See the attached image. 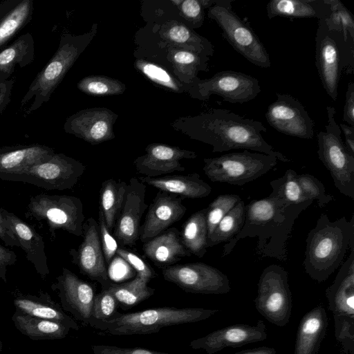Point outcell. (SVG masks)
<instances>
[{"label": "cell", "instance_id": "6da1fadb", "mask_svg": "<svg viewBox=\"0 0 354 354\" xmlns=\"http://www.w3.org/2000/svg\"><path fill=\"white\" fill-rule=\"evenodd\" d=\"M313 201L286 205L274 192L267 197L245 205V219L241 231L223 246L222 257L230 254L237 242L257 237V254L262 258L288 259L287 243L296 219Z\"/></svg>", "mask_w": 354, "mask_h": 354}, {"label": "cell", "instance_id": "7a4b0ae2", "mask_svg": "<svg viewBox=\"0 0 354 354\" xmlns=\"http://www.w3.org/2000/svg\"><path fill=\"white\" fill-rule=\"evenodd\" d=\"M183 128L190 138L212 145V152L243 149L275 156L282 162L289 160L264 140L261 133L267 129L261 122L230 110L213 109L183 118Z\"/></svg>", "mask_w": 354, "mask_h": 354}, {"label": "cell", "instance_id": "3957f363", "mask_svg": "<svg viewBox=\"0 0 354 354\" xmlns=\"http://www.w3.org/2000/svg\"><path fill=\"white\" fill-rule=\"evenodd\" d=\"M304 268L318 283L325 281L343 263L348 248H354V215L330 221L322 214L308 234Z\"/></svg>", "mask_w": 354, "mask_h": 354}, {"label": "cell", "instance_id": "277c9868", "mask_svg": "<svg viewBox=\"0 0 354 354\" xmlns=\"http://www.w3.org/2000/svg\"><path fill=\"white\" fill-rule=\"evenodd\" d=\"M97 27L98 24L95 23L84 34L74 35L64 33L62 35L55 53L38 73L21 100L20 110L32 101L26 110L25 116L36 111L50 100L66 73L97 34Z\"/></svg>", "mask_w": 354, "mask_h": 354}, {"label": "cell", "instance_id": "5b68a950", "mask_svg": "<svg viewBox=\"0 0 354 354\" xmlns=\"http://www.w3.org/2000/svg\"><path fill=\"white\" fill-rule=\"evenodd\" d=\"M315 64L324 90L335 101L342 74L354 72V38L344 32L328 30L324 21L319 20Z\"/></svg>", "mask_w": 354, "mask_h": 354}, {"label": "cell", "instance_id": "8992f818", "mask_svg": "<svg viewBox=\"0 0 354 354\" xmlns=\"http://www.w3.org/2000/svg\"><path fill=\"white\" fill-rule=\"evenodd\" d=\"M218 309L162 307L125 313L102 323L95 328L113 335H148L162 328L203 321L219 313Z\"/></svg>", "mask_w": 354, "mask_h": 354}, {"label": "cell", "instance_id": "52a82bcc", "mask_svg": "<svg viewBox=\"0 0 354 354\" xmlns=\"http://www.w3.org/2000/svg\"><path fill=\"white\" fill-rule=\"evenodd\" d=\"M328 309L333 313L335 337L347 354L354 353V248L332 284L326 290Z\"/></svg>", "mask_w": 354, "mask_h": 354}, {"label": "cell", "instance_id": "ba28073f", "mask_svg": "<svg viewBox=\"0 0 354 354\" xmlns=\"http://www.w3.org/2000/svg\"><path fill=\"white\" fill-rule=\"evenodd\" d=\"M232 3V0H216L208 8L207 17L216 21L224 39L248 61L259 67H270L266 48L250 24L234 11Z\"/></svg>", "mask_w": 354, "mask_h": 354}, {"label": "cell", "instance_id": "9c48e42d", "mask_svg": "<svg viewBox=\"0 0 354 354\" xmlns=\"http://www.w3.org/2000/svg\"><path fill=\"white\" fill-rule=\"evenodd\" d=\"M328 123L317 133L319 160L329 171L335 187L344 196L354 200V155L345 146L341 129L335 120V109L326 107Z\"/></svg>", "mask_w": 354, "mask_h": 354}, {"label": "cell", "instance_id": "30bf717a", "mask_svg": "<svg viewBox=\"0 0 354 354\" xmlns=\"http://www.w3.org/2000/svg\"><path fill=\"white\" fill-rule=\"evenodd\" d=\"M278 160L273 155L244 150L205 158L203 169L212 182L241 186L266 174Z\"/></svg>", "mask_w": 354, "mask_h": 354}, {"label": "cell", "instance_id": "8fae6325", "mask_svg": "<svg viewBox=\"0 0 354 354\" xmlns=\"http://www.w3.org/2000/svg\"><path fill=\"white\" fill-rule=\"evenodd\" d=\"M26 218L45 221L49 230H62L82 236L85 216L80 198L68 195L39 194L30 198Z\"/></svg>", "mask_w": 354, "mask_h": 354}, {"label": "cell", "instance_id": "7c38bea8", "mask_svg": "<svg viewBox=\"0 0 354 354\" xmlns=\"http://www.w3.org/2000/svg\"><path fill=\"white\" fill-rule=\"evenodd\" d=\"M254 302L259 313L270 323L280 327L288 324L292 299L288 273L283 267L272 264L263 269Z\"/></svg>", "mask_w": 354, "mask_h": 354}, {"label": "cell", "instance_id": "4fadbf2b", "mask_svg": "<svg viewBox=\"0 0 354 354\" xmlns=\"http://www.w3.org/2000/svg\"><path fill=\"white\" fill-rule=\"evenodd\" d=\"M85 170L86 166L79 160L55 153L46 160L1 179L21 181L47 190H65L75 187Z\"/></svg>", "mask_w": 354, "mask_h": 354}, {"label": "cell", "instance_id": "5bb4252c", "mask_svg": "<svg viewBox=\"0 0 354 354\" xmlns=\"http://www.w3.org/2000/svg\"><path fill=\"white\" fill-rule=\"evenodd\" d=\"M261 91L257 78L239 71H224L209 79L198 77L188 93L200 100H207L212 95H217L228 102L243 104L254 99Z\"/></svg>", "mask_w": 354, "mask_h": 354}, {"label": "cell", "instance_id": "9a60e30c", "mask_svg": "<svg viewBox=\"0 0 354 354\" xmlns=\"http://www.w3.org/2000/svg\"><path fill=\"white\" fill-rule=\"evenodd\" d=\"M162 274L165 280L187 292L223 295L231 290L227 276L204 263L169 266L162 269Z\"/></svg>", "mask_w": 354, "mask_h": 354}, {"label": "cell", "instance_id": "2e32d148", "mask_svg": "<svg viewBox=\"0 0 354 354\" xmlns=\"http://www.w3.org/2000/svg\"><path fill=\"white\" fill-rule=\"evenodd\" d=\"M268 123L277 131L302 139H312L314 122L304 105L287 93H277L266 113Z\"/></svg>", "mask_w": 354, "mask_h": 354}, {"label": "cell", "instance_id": "e0dca14e", "mask_svg": "<svg viewBox=\"0 0 354 354\" xmlns=\"http://www.w3.org/2000/svg\"><path fill=\"white\" fill-rule=\"evenodd\" d=\"M51 288L57 292L64 312L71 313L75 321L88 324L95 297V288L91 283L63 268Z\"/></svg>", "mask_w": 354, "mask_h": 354}, {"label": "cell", "instance_id": "ac0fdd59", "mask_svg": "<svg viewBox=\"0 0 354 354\" xmlns=\"http://www.w3.org/2000/svg\"><path fill=\"white\" fill-rule=\"evenodd\" d=\"M118 118L106 108L83 109L66 119L64 129L91 145H97L115 138L113 125Z\"/></svg>", "mask_w": 354, "mask_h": 354}, {"label": "cell", "instance_id": "d6986e66", "mask_svg": "<svg viewBox=\"0 0 354 354\" xmlns=\"http://www.w3.org/2000/svg\"><path fill=\"white\" fill-rule=\"evenodd\" d=\"M147 185L135 177L127 184L124 201L113 230L115 239L122 245L133 246L139 239L140 221L147 205Z\"/></svg>", "mask_w": 354, "mask_h": 354}, {"label": "cell", "instance_id": "ffe728a7", "mask_svg": "<svg viewBox=\"0 0 354 354\" xmlns=\"http://www.w3.org/2000/svg\"><path fill=\"white\" fill-rule=\"evenodd\" d=\"M267 338V329L262 320L250 326L237 324L227 326L209 333L204 337L192 340L189 346L214 354L226 348H237L248 344L262 342Z\"/></svg>", "mask_w": 354, "mask_h": 354}, {"label": "cell", "instance_id": "44dd1931", "mask_svg": "<svg viewBox=\"0 0 354 354\" xmlns=\"http://www.w3.org/2000/svg\"><path fill=\"white\" fill-rule=\"evenodd\" d=\"M83 230V241L77 251L76 263L84 274L98 282L102 289H107L111 282L101 246L98 223L91 217L84 223Z\"/></svg>", "mask_w": 354, "mask_h": 354}, {"label": "cell", "instance_id": "7402d4cb", "mask_svg": "<svg viewBox=\"0 0 354 354\" xmlns=\"http://www.w3.org/2000/svg\"><path fill=\"white\" fill-rule=\"evenodd\" d=\"M183 198L173 194L159 191L151 201L145 221L140 226V241L147 242L180 220L187 211V207L183 204Z\"/></svg>", "mask_w": 354, "mask_h": 354}, {"label": "cell", "instance_id": "603a6c76", "mask_svg": "<svg viewBox=\"0 0 354 354\" xmlns=\"http://www.w3.org/2000/svg\"><path fill=\"white\" fill-rule=\"evenodd\" d=\"M145 151V154L134 160L133 165L138 173L152 178L184 171L185 168L180 160L197 157L194 151L160 143L149 145Z\"/></svg>", "mask_w": 354, "mask_h": 354}, {"label": "cell", "instance_id": "cb8c5ba5", "mask_svg": "<svg viewBox=\"0 0 354 354\" xmlns=\"http://www.w3.org/2000/svg\"><path fill=\"white\" fill-rule=\"evenodd\" d=\"M0 211L4 226L14 234L20 248L24 251L26 259L32 264L41 277L44 279L50 273V270L43 237L14 213L3 207H0Z\"/></svg>", "mask_w": 354, "mask_h": 354}, {"label": "cell", "instance_id": "d4e9b609", "mask_svg": "<svg viewBox=\"0 0 354 354\" xmlns=\"http://www.w3.org/2000/svg\"><path fill=\"white\" fill-rule=\"evenodd\" d=\"M325 308L317 305L301 318L298 326L294 354H317L328 328Z\"/></svg>", "mask_w": 354, "mask_h": 354}, {"label": "cell", "instance_id": "484cf974", "mask_svg": "<svg viewBox=\"0 0 354 354\" xmlns=\"http://www.w3.org/2000/svg\"><path fill=\"white\" fill-rule=\"evenodd\" d=\"M55 153L53 149L39 144L0 148V178L42 162Z\"/></svg>", "mask_w": 354, "mask_h": 354}, {"label": "cell", "instance_id": "4316f807", "mask_svg": "<svg viewBox=\"0 0 354 354\" xmlns=\"http://www.w3.org/2000/svg\"><path fill=\"white\" fill-rule=\"evenodd\" d=\"M140 180L160 191L180 195L183 198H204L212 192L210 185L202 180L197 173L155 178L143 176L140 178Z\"/></svg>", "mask_w": 354, "mask_h": 354}, {"label": "cell", "instance_id": "83f0119b", "mask_svg": "<svg viewBox=\"0 0 354 354\" xmlns=\"http://www.w3.org/2000/svg\"><path fill=\"white\" fill-rule=\"evenodd\" d=\"M16 310L32 317L58 322L71 329L78 330L79 325L74 318L66 315L61 305L53 301L46 292L39 296L21 295L13 301Z\"/></svg>", "mask_w": 354, "mask_h": 354}, {"label": "cell", "instance_id": "f1b7e54d", "mask_svg": "<svg viewBox=\"0 0 354 354\" xmlns=\"http://www.w3.org/2000/svg\"><path fill=\"white\" fill-rule=\"evenodd\" d=\"M145 255L156 264L169 266L191 254L183 245L180 232L174 227L151 239L143 245Z\"/></svg>", "mask_w": 354, "mask_h": 354}, {"label": "cell", "instance_id": "f546056e", "mask_svg": "<svg viewBox=\"0 0 354 354\" xmlns=\"http://www.w3.org/2000/svg\"><path fill=\"white\" fill-rule=\"evenodd\" d=\"M32 0H6L0 3V50L32 19Z\"/></svg>", "mask_w": 354, "mask_h": 354}, {"label": "cell", "instance_id": "4dcf8cb0", "mask_svg": "<svg viewBox=\"0 0 354 354\" xmlns=\"http://www.w3.org/2000/svg\"><path fill=\"white\" fill-rule=\"evenodd\" d=\"M267 16L325 19L330 12L328 0H272L266 6Z\"/></svg>", "mask_w": 354, "mask_h": 354}, {"label": "cell", "instance_id": "1f68e13d", "mask_svg": "<svg viewBox=\"0 0 354 354\" xmlns=\"http://www.w3.org/2000/svg\"><path fill=\"white\" fill-rule=\"evenodd\" d=\"M35 59V41L29 32L21 35L0 50V81L8 80L15 68H24Z\"/></svg>", "mask_w": 354, "mask_h": 354}, {"label": "cell", "instance_id": "d6a6232c", "mask_svg": "<svg viewBox=\"0 0 354 354\" xmlns=\"http://www.w3.org/2000/svg\"><path fill=\"white\" fill-rule=\"evenodd\" d=\"M167 57L171 63L176 76L183 84H194L201 71H207L209 57L169 44Z\"/></svg>", "mask_w": 354, "mask_h": 354}, {"label": "cell", "instance_id": "836d02e7", "mask_svg": "<svg viewBox=\"0 0 354 354\" xmlns=\"http://www.w3.org/2000/svg\"><path fill=\"white\" fill-rule=\"evenodd\" d=\"M12 320L21 334L33 340L63 339L71 330L62 323L32 317L17 310Z\"/></svg>", "mask_w": 354, "mask_h": 354}, {"label": "cell", "instance_id": "e575fe53", "mask_svg": "<svg viewBox=\"0 0 354 354\" xmlns=\"http://www.w3.org/2000/svg\"><path fill=\"white\" fill-rule=\"evenodd\" d=\"M160 35L169 44L180 46L183 49L207 57L214 53L213 46L207 39L196 33L183 24L167 22L162 26Z\"/></svg>", "mask_w": 354, "mask_h": 354}, {"label": "cell", "instance_id": "d590c367", "mask_svg": "<svg viewBox=\"0 0 354 354\" xmlns=\"http://www.w3.org/2000/svg\"><path fill=\"white\" fill-rule=\"evenodd\" d=\"M127 183L108 179L100 189V209L110 232H113L124 201Z\"/></svg>", "mask_w": 354, "mask_h": 354}, {"label": "cell", "instance_id": "8d00e7d4", "mask_svg": "<svg viewBox=\"0 0 354 354\" xmlns=\"http://www.w3.org/2000/svg\"><path fill=\"white\" fill-rule=\"evenodd\" d=\"M206 211L204 208L193 214L184 223L180 236L189 252L199 258L205 255L207 248Z\"/></svg>", "mask_w": 354, "mask_h": 354}, {"label": "cell", "instance_id": "74e56055", "mask_svg": "<svg viewBox=\"0 0 354 354\" xmlns=\"http://www.w3.org/2000/svg\"><path fill=\"white\" fill-rule=\"evenodd\" d=\"M139 277L131 281L115 284L111 283L107 288L115 297L118 306L123 310L131 308L147 299L154 294L155 289Z\"/></svg>", "mask_w": 354, "mask_h": 354}, {"label": "cell", "instance_id": "f35d334b", "mask_svg": "<svg viewBox=\"0 0 354 354\" xmlns=\"http://www.w3.org/2000/svg\"><path fill=\"white\" fill-rule=\"evenodd\" d=\"M245 219V205L241 200L222 218L207 238V248L227 242L242 230Z\"/></svg>", "mask_w": 354, "mask_h": 354}, {"label": "cell", "instance_id": "ab89813d", "mask_svg": "<svg viewBox=\"0 0 354 354\" xmlns=\"http://www.w3.org/2000/svg\"><path fill=\"white\" fill-rule=\"evenodd\" d=\"M274 192L286 205H297L309 201L304 194L298 180V174L286 170L284 175L270 182Z\"/></svg>", "mask_w": 354, "mask_h": 354}, {"label": "cell", "instance_id": "60d3db41", "mask_svg": "<svg viewBox=\"0 0 354 354\" xmlns=\"http://www.w3.org/2000/svg\"><path fill=\"white\" fill-rule=\"evenodd\" d=\"M82 92L95 96L120 95L126 90L122 82L104 75H90L82 79L77 84Z\"/></svg>", "mask_w": 354, "mask_h": 354}, {"label": "cell", "instance_id": "b9f144b4", "mask_svg": "<svg viewBox=\"0 0 354 354\" xmlns=\"http://www.w3.org/2000/svg\"><path fill=\"white\" fill-rule=\"evenodd\" d=\"M118 303L108 289H102L95 295L88 324L92 328L117 319L121 313L117 310Z\"/></svg>", "mask_w": 354, "mask_h": 354}, {"label": "cell", "instance_id": "7bdbcfd3", "mask_svg": "<svg viewBox=\"0 0 354 354\" xmlns=\"http://www.w3.org/2000/svg\"><path fill=\"white\" fill-rule=\"evenodd\" d=\"M135 66L140 73L151 82L171 91L176 93L188 92L190 88L189 86L173 77L164 68L153 63L139 59L136 62Z\"/></svg>", "mask_w": 354, "mask_h": 354}, {"label": "cell", "instance_id": "ee69618b", "mask_svg": "<svg viewBox=\"0 0 354 354\" xmlns=\"http://www.w3.org/2000/svg\"><path fill=\"white\" fill-rule=\"evenodd\" d=\"M241 201L236 194L218 196L206 208L207 238L211 235L222 218Z\"/></svg>", "mask_w": 354, "mask_h": 354}, {"label": "cell", "instance_id": "f6af8a7d", "mask_svg": "<svg viewBox=\"0 0 354 354\" xmlns=\"http://www.w3.org/2000/svg\"><path fill=\"white\" fill-rule=\"evenodd\" d=\"M330 12L323 19L330 30L342 31L354 38V18L351 11L339 0H328Z\"/></svg>", "mask_w": 354, "mask_h": 354}, {"label": "cell", "instance_id": "bcb514c9", "mask_svg": "<svg viewBox=\"0 0 354 354\" xmlns=\"http://www.w3.org/2000/svg\"><path fill=\"white\" fill-rule=\"evenodd\" d=\"M298 180L306 197L313 201L316 200L319 207H324L334 199L333 195L326 194L322 183L313 175L298 174Z\"/></svg>", "mask_w": 354, "mask_h": 354}, {"label": "cell", "instance_id": "7dc6e473", "mask_svg": "<svg viewBox=\"0 0 354 354\" xmlns=\"http://www.w3.org/2000/svg\"><path fill=\"white\" fill-rule=\"evenodd\" d=\"M216 0L182 1L180 9L183 17L195 28L200 27L205 19V9L209 8Z\"/></svg>", "mask_w": 354, "mask_h": 354}, {"label": "cell", "instance_id": "c3c4849f", "mask_svg": "<svg viewBox=\"0 0 354 354\" xmlns=\"http://www.w3.org/2000/svg\"><path fill=\"white\" fill-rule=\"evenodd\" d=\"M98 226L101 246L104 257L105 263H109L118 249L117 242L111 234L102 212L99 209Z\"/></svg>", "mask_w": 354, "mask_h": 354}, {"label": "cell", "instance_id": "681fc988", "mask_svg": "<svg viewBox=\"0 0 354 354\" xmlns=\"http://www.w3.org/2000/svg\"><path fill=\"white\" fill-rule=\"evenodd\" d=\"M116 254L130 265L136 272L137 276L141 278L147 283L154 277V272L150 267L137 254L124 250L118 248Z\"/></svg>", "mask_w": 354, "mask_h": 354}, {"label": "cell", "instance_id": "f907efd6", "mask_svg": "<svg viewBox=\"0 0 354 354\" xmlns=\"http://www.w3.org/2000/svg\"><path fill=\"white\" fill-rule=\"evenodd\" d=\"M91 349L93 354H171L140 347L122 348L109 345H92Z\"/></svg>", "mask_w": 354, "mask_h": 354}, {"label": "cell", "instance_id": "816d5d0a", "mask_svg": "<svg viewBox=\"0 0 354 354\" xmlns=\"http://www.w3.org/2000/svg\"><path fill=\"white\" fill-rule=\"evenodd\" d=\"M343 121L354 127V83L351 82L346 92Z\"/></svg>", "mask_w": 354, "mask_h": 354}, {"label": "cell", "instance_id": "f5cc1de1", "mask_svg": "<svg viewBox=\"0 0 354 354\" xmlns=\"http://www.w3.org/2000/svg\"><path fill=\"white\" fill-rule=\"evenodd\" d=\"M17 260L15 252L0 244V279L7 282V268L14 265Z\"/></svg>", "mask_w": 354, "mask_h": 354}, {"label": "cell", "instance_id": "db71d44e", "mask_svg": "<svg viewBox=\"0 0 354 354\" xmlns=\"http://www.w3.org/2000/svg\"><path fill=\"white\" fill-rule=\"evenodd\" d=\"M14 80L0 81V115L10 102Z\"/></svg>", "mask_w": 354, "mask_h": 354}, {"label": "cell", "instance_id": "11a10c76", "mask_svg": "<svg viewBox=\"0 0 354 354\" xmlns=\"http://www.w3.org/2000/svg\"><path fill=\"white\" fill-rule=\"evenodd\" d=\"M339 127L344 133L346 147L351 154L354 155V127L343 123H340Z\"/></svg>", "mask_w": 354, "mask_h": 354}, {"label": "cell", "instance_id": "9f6ffc18", "mask_svg": "<svg viewBox=\"0 0 354 354\" xmlns=\"http://www.w3.org/2000/svg\"><path fill=\"white\" fill-rule=\"evenodd\" d=\"M0 239L8 246L20 248V245L14 234L1 224H0Z\"/></svg>", "mask_w": 354, "mask_h": 354}, {"label": "cell", "instance_id": "6f0895ef", "mask_svg": "<svg viewBox=\"0 0 354 354\" xmlns=\"http://www.w3.org/2000/svg\"><path fill=\"white\" fill-rule=\"evenodd\" d=\"M234 354H277V351L273 347L260 346L250 349L242 350Z\"/></svg>", "mask_w": 354, "mask_h": 354}, {"label": "cell", "instance_id": "680465c9", "mask_svg": "<svg viewBox=\"0 0 354 354\" xmlns=\"http://www.w3.org/2000/svg\"><path fill=\"white\" fill-rule=\"evenodd\" d=\"M0 224L3 225L4 226L3 218V216L1 215V211H0Z\"/></svg>", "mask_w": 354, "mask_h": 354}, {"label": "cell", "instance_id": "91938a15", "mask_svg": "<svg viewBox=\"0 0 354 354\" xmlns=\"http://www.w3.org/2000/svg\"><path fill=\"white\" fill-rule=\"evenodd\" d=\"M1 342L0 341V351H1Z\"/></svg>", "mask_w": 354, "mask_h": 354}]
</instances>
